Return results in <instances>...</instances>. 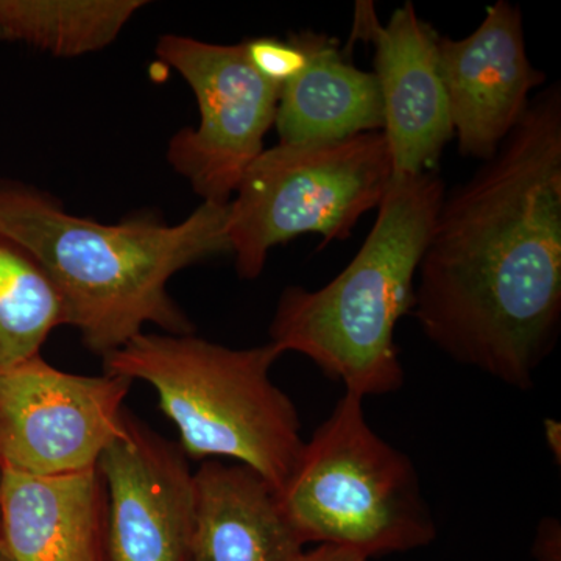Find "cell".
Masks as SVG:
<instances>
[{
    "label": "cell",
    "instance_id": "obj_13",
    "mask_svg": "<svg viewBox=\"0 0 561 561\" xmlns=\"http://www.w3.org/2000/svg\"><path fill=\"white\" fill-rule=\"evenodd\" d=\"M305 546L256 471L219 460L194 471L190 561H297Z\"/></svg>",
    "mask_w": 561,
    "mask_h": 561
},
{
    "label": "cell",
    "instance_id": "obj_4",
    "mask_svg": "<svg viewBox=\"0 0 561 561\" xmlns=\"http://www.w3.org/2000/svg\"><path fill=\"white\" fill-rule=\"evenodd\" d=\"M273 343L234 350L194 334L144 331L103 357L105 373L153 387L187 459H232L276 493L306 442L290 398L272 381Z\"/></svg>",
    "mask_w": 561,
    "mask_h": 561
},
{
    "label": "cell",
    "instance_id": "obj_20",
    "mask_svg": "<svg viewBox=\"0 0 561 561\" xmlns=\"http://www.w3.org/2000/svg\"><path fill=\"white\" fill-rule=\"evenodd\" d=\"M546 438H548L549 446H551L553 456L560 460L561 451V430L560 424L552 420H546L545 423Z\"/></svg>",
    "mask_w": 561,
    "mask_h": 561
},
{
    "label": "cell",
    "instance_id": "obj_5",
    "mask_svg": "<svg viewBox=\"0 0 561 561\" xmlns=\"http://www.w3.org/2000/svg\"><path fill=\"white\" fill-rule=\"evenodd\" d=\"M360 397L345 391L305 443L278 491L280 508L305 545H332L367 557L430 546L437 529L411 459L365 420Z\"/></svg>",
    "mask_w": 561,
    "mask_h": 561
},
{
    "label": "cell",
    "instance_id": "obj_8",
    "mask_svg": "<svg viewBox=\"0 0 561 561\" xmlns=\"http://www.w3.org/2000/svg\"><path fill=\"white\" fill-rule=\"evenodd\" d=\"M131 383L61 371L41 354L0 371V470L60 476L98 467L124 430Z\"/></svg>",
    "mask_w": 561,
    "mask_h": 561
},
{
    "label": "cell",
    "instance_id": "obj_9",
    "mask_svg": "<svg viewBox=\"0 0 561 561\" xmlns=\"http://www.w3.org/2000/svg\"><path fill=\"white\" fill-rule=\"evenodd\" d=\"M98 471L106 497V561H190L194 471L179 445L127 411Z\"/></svg>",
    "mask_w": 561,
    "mask_h": 561
},
{
    "label": "cell",
    "instance_id": "obj_11",
    "mask_svg": "<svg viewBox=\"0 0 561 561\" xmlns=\"http://www.w3.org/2000/svg\"><path fill=\"white\" fill-rule=\"evenodd\" d=\"M353 38L375 49L383 127L393 179L432 172L454 138L448 99L438 68L440 36L402 3L389 22L378 21L371 2H357Z\"/></svg>",
    "mask_w": 561,
    "mask_h": 561
},
{
    "label": "cell",
    "instance_id": "obj_18",
    "mask_svg": "<svg viewBox=\"0 0 561 561\" xmlns=\"http://www.w3.org/2000/svg\"><path fill=\"white\" fill-rule=\"evenodd\" d=\"M534 556L537 561H561V529L559 519H542L534 541Z\"/></svg>",
    "mask_w": 561,
    "mask_h": 561
},
{
    "label": "cell",
    "instance_id": "obj_21",
    "mask_svg": "<svg viewBox=\"0 0 561 561\" xmlns=\"http://www.w3.org/2000/svg\"><path fill=\"white\" fill-rule=\"evenodd\" d=\"M0 561H18L14 559L13 553L9 551L2 538H0Z\"/></svg>",
    "mask_w": 561,
    "mask_h": 561
},
{
    "label": "cell",
    "instance_id": "obj_10",
    "mask_svg": "<svg viewBox=\"0 0 561 561\" xmlns=\"http://www.w3.org/2000/svg\"><path fill=\"white\" fill-rule=\"evenodd\" d=\"M437 50L459 151L489 161L522 122L530 92L546 81L527 57L522 10L500 0L470 36H440Z\"/></svg>",
    "mask_w": 561,
    "mask_h": 561
},
{
    "label": "cell",
    "instance_id": "obj_1",
    "mask_svg": "<svg viewBox=\"0 0 561 561\" xmlns=\"http://www.w3.org/2000/svg\"><path fill=\"white\" fill-rule=\"evenodd\" d=\"M412 312L453 360L534 386L561 321L560 84L531 99L497 153L445 195Z\"/></svg>",
    "mask_w": 561,
    "mask_h": 561
},
{
    "label": "cell",
    "instance_id": "obj_16",
    "mask_svg": "<svg viewBox=\"0 0 561 561\" xmlns=\"http://www.w3.org/2000/svg\"><path fill=\"white\" fill-rule=\"evenodd\" d=\"M65 324L50 276L27 250L0 236V371L38 356L50 332Z\"/></svg>",
    "mask_w": 561,
    "mask_h": 561
},
{
    "label": "cell",
    "instance_id": "obj_15",
    "mask_svg": "<svg viewBox=\"0 0 561 561\" xmlns=\"http://www.w3.org/2000/svg\"><path fill=\"white\" fill-rule=\"evenodd\" d=\"M144 0H0V41L76 58L119 38Z\"/></svg>",
    "mask_w": 561,
    "mask_h": 561
},
{
    "label": "cell",
    "instance_id": "obj_12",
    "mask_svg": "<svg viewBox=\"0 0 561 561\" xmlns=\"http://www.w3.org/2000/svg\"><path fill=\"white\" fill-rule=\"evenodd\" d=\"M98 467L60 476L2 471L0 538L18 561H106Z\"/></svg>",
    "mask_w": 561,
    "mask_h": 561
},
{
    "label": "cell",
    "instance_id": "obj_22",
    "mask_svg": "<svg viewBox=\"0 0 561 561\" xmlns=\"http://www.w3.org/2000/svg\"><path fill=\"white\" fill-rule=\"evenodd\" d=\"M0 483H2V470H0Z\"/></svg>",
    "mask_w": 561,
    "mask_h": 561
},
{
    "label": "cell",
    "instance_id": "obj_19",
    "mask_svg": "<svg viewBox=\"0 0 561 561\" xmlns=\"http://www.w3.org/2000/svg\"><path fill=\"white\" fill-rule=\"evenodd\" d=\"M297 561H368L367 557L341 546L319 545L311 551L302 552Z\"/></svg>",
    "mask_w": 561,
    "mask_h": 561
},
{
    "label": "cell",
    "instance_id": "obj_2",
    "mask_svg": "<svg viewBox=\"0 0 561 561\" xmlns=\"http://www.w3.org/2000/svg\"><path fill=\"white\" fill-rule=\"evenodd\" d=\"M227 224L228 203L209 202L176 225L153 216L99 224L46 192L0 180V236L38 261L60 294L66 324L101 357L150 324L194 334L168 286L190 265L231 253Z\"/></svg>",
    "mask_w": 561,
    "mask_h": 561
},
{
    "label": "cell",
    "instance_id": "obj_3",
    "mask_svg": "<svg viewBox=\"0 0 561 561\" xmlns=\"http://www.w3.org/2000/svg\"><path fill=\"white\" fill-rule=\"evenodd\" d=\"M445 195L434 172L391 179L353 261L319 290L291 286L280 294L271 343L309 357L362 400L400 389L394 331L412 311L416 273Z\"/></svg>",
    "mask_w": 561,
    "mask_h": 561
},
{
    "label": "cell",
    "instance_id": "obj_14",
    "mask_svg": "<svg viewBox=\"0 0 561 561\" xmlns=\"http://www.w3.org/2000/svg\"><path fill=\"white\" fill-rule=\"evenodd\" d=\"M306 51L305 70L280 90L275 127L279 142H324L382 131L381 92L375 73L343 54L323 33H294Z\"/></svg>",
    "mask_w": 561,
    "mask_h": 561
},
{
    "label": "cell",
    "instance_id": "obj_17",
    "mask_svg": "<svg viewBox=\"0 0 561 561\" xmlns=\"http://www.w3.org/2000/svg\"><path fill=\"white\" fill-rule=\"evenodd\" d=\"M247 58L253 69L275 87H286L297 79L308 65L306 51L294 35L286 41L276 38H254L243 41Z\"/></svg>",
    "mask_w": 561,
    "mask_h": 561
},
{
    "label": "cell",
    "instance_id": "obj_6",
    "mask_svg": "<svg viewBox=\"0 0 561 561\" xmlns=\"http://www.w3.org/2000/svg\"><path fill=\"white\" fill-rule=\"evenodd\" d=\"M393 179L382 131L324 142H279L262 151L228 203L236 272L256 279L268 253L302 234L345 241L378 208Z\"/></svg>",
    "mask_w": 561,
    "mask_h": 561
},
{
    "label": "cell",
    "instance_id": "obj_7",
    "mask_svg": "<svg viewBox=\"0 0 561 561\" xmlns=\"http://www.w3.org/2000/svg\"><path fill=\"white\" fill-rule=\"evenodd\" d=\"M157 55L186 80L201 111L197 127L172 136L165 158L203 202L230 203L243 173L264 151L280 88L253 69L242 43L165 33Z\"/></svg>",
    "mask_w": 561,
    "mask_h": 561
}]
</instances>
